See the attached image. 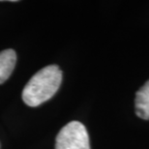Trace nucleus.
<instances>
[{"instance_id": "3", "label": "nucleus", "mask_w": 149, "mask_h": 149, "mask_svg": "<svg viewBox=\"0 0 149 149\" xmlns=\"http://www.w3.org/2000/svg\"><path fill=\"white\" fill-rule=\"evenodd\" d=\"M17 62V53L14 49L0 52V84L4 83L13 73Z\"/></svg>"}, {"instance_id": "2", "label": "nucleus", "mask_w": 149, "mask_h": 149, "mask_svg": "<svg viewBox=\"0 0 149 149\" xmlns=\"http://www.w3.org/2000/svg\"><path fill=\"white\" fill-rule=\"evenodd\" d=\"M55 149H90L86 128L79 121H72L62 128L56 136Z\"/></svg>"}, {"instance_id": "4", "label": "nucleus", "mask_w": 149, "mask_h": 149, "mask_svg": "<svg viewBox=\"0 0 149 149\" xmlns=\"http://www.w3.org/2000/svg\"><path fill=\"white\" fill-rule=\"evenodd\" d=\"M136 113L139 117L149 120V79L136 94Z\"/></svg>"}, {"instance_id": "1", "label": "nucleus", "mask_w": 149, "mask_h": 149, "mask_svg": "<svg viewBox=\"0 0 149 149\" xmlns=\"http://www.w3.org/2000/svg\"><path fill=\"white\" fill-rule=\"evenodd\" d=\"M62 72L57 65H49L29 79L22 91V100L29 107H38L53 97L60 87Z\"/></svg>"}]
</instances>
